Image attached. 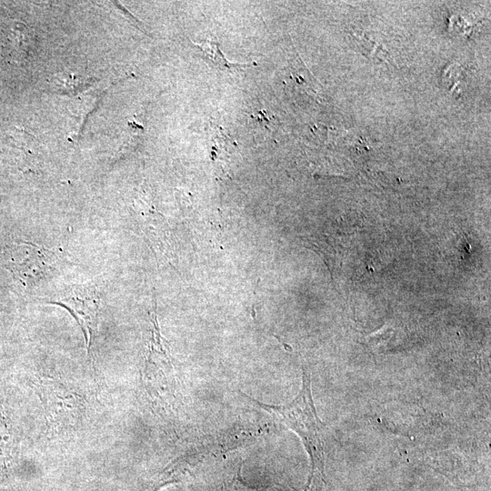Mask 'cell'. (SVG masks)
I'll return each instance as SVG.
<instances>
[{
	"mask_svg": "<svg viewBox=\"0 0 491 491\" xmlns=\"http://www.w3.org/2000/svg\"><path fill=\"white\" fill-rule=\"evenodd\" d=\"M15 450L13 433L0 415V474L5 473L12 463Z\"/></svg>",
	"mask_w": 491,
	"mask_h": 491,
	"instance_id": "5b68a950",
	"label": "cell"
},
{
	"mask_svg": "<svg viewBox=\"0 0 491 491\" xmlns=\"http://www.w3.org/2000/svg\"><path fill=\"white\" fill-rule=\"evenodd\" d=\"M252 402L266 411L276 415L302 439L311 461V470L306 490L315 479H325L324 424L319 419L312 397L311 378L304 371L302 386L290 403L281 406L263 404L249 397Z\"/></svg>",
	"mask_w": 491,
	"mask_h": 491,
	"instance_id": "6da1fadb",
	"label": "cell"
},
{
	"mask_svg": "<svg viewBox=\"0 0 491 491\" xmlns=\"http://www.w3.org/2000/svg\"><path fill=\"white\" fill-rule=\"evenodd\" d=\"M55 255L30 243L10 246L6 252V265L11 273L24 284L43 277L54 264Z\"/></svg>",
	"mask_w": 491,
	"mask_h": 491,
	"instance_id": "7a4b0ae2",
	"label": "cell"
},
{
	"mask_svg": "<svg viewBox=\"0 0 491 491\" xmlns=\"http://www.w3.org/2000/svg\"><path fill=\"white\" fill-rule=\"evenodd\" d=\"M202 54V55L210 61L215 66L221 70H232L236 67H246L256 65V63L238 64L231 63L222 53L219 44L215 41H205L200 45L193 44Z\"/></svg>",
	"mask_w": 491,
	"mask_h": 491,
	"instance_id": "277c9868",
	"label": "cell"
},
{
	"mask_svg": "<svg viewBox=\"0 0 491 491\" xmlns=\"http://www.w3.org/2000/svg\"><path fill=\"white\" fill-rule=\"evenodd\" d=\"M55 303L75 317L85 335L87 347H90L97 323L98 297L91 289L76 287Z\"/></svg>",
	"mask_w": 491,
	"mask_h": 491,
	"instance_id": "3957f363",
	"label": "cell"
}]
</instances>
